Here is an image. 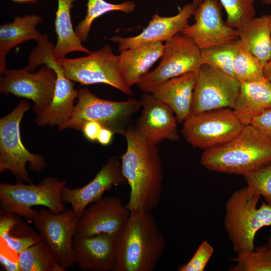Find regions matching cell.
<instances>
[{
    "instance_id": "1",
    "label": "cell",
    "mask_w": 271,
    "mask_h": 271,
    "mask_svg": "<svg viewBox=\"0 0 271 271\" xmlns=\"http://www.w3.org/2000/svg\"><path fill=\"white\" fill-rule=\"evenodd\" d=\"M122 134L127 146L121 156V170L130 187L126 205L130 212H151L160 201L163 182L157 145L147 140L135 127L125 129Z\"/></svg>"
},
{
    "instance_id": "2",
    "label": "cell",
    "mask_w": 271,
    "mask_h": 271,
    "mask_svg": "<svg viewBox=\"0 0 271 271\" xmlns=\"http://www.w3.org/2000/svg\"><path fill=\"white\" fill-rule=\"evenodd\" d=\"M115 271H153L162 258L166 241L151 212L135 211L115 236Z\"/></svg>"
},
{
    "instance_id": "3",
    "label": "cell",
    "mask_w": 271,
    "mask_h": 271,
    "mask_svg": "<svg viewBox=\"0 0 271 271\" xmlns=\"http://www.w3.org/2000/svg\"><path fill=\"white\" fill-rule=\"evenodd\" d=\"M271 161V139L251 124L229 141L205 150L201 164L219 173L245 175Z\"/></svg>"
},
{
    "instance_id": "4",
    "label": "cell",
    "mask_w": 271,
    "mask_h": 271,
    "mask_svg": "<svg viewBox=\"0 0 271 271\" xmlns=\"http://www.w3.org/2000/svg\"><path fill=\"white\" fill-rule=\"evenodd\" d=\"M260 197L247 186L233 192L226 203L224 226L237 253L253 250L257 231L271 225V206L264 201L257 208Z\"/></svg>"
},
{
    "instance_id": "5",
    "label": "cell",
    "mask_w": 271,
    "mask_h": 271,
    "mask_svg": "<svg viewBox=\"0 0 271 271\" xmlns=\"http://www.w3.org/2000/svg\"><path fill=\"white\" fill-rule=\"evenodd\" d=\"M66 182L56 177H47L38 184H26L21 181L16 184L0 183L1 210L15 214L31 221L37 210L42 206L53 213L65 210L61 193Z\"/></svg>"
},
{
    "instance_id": "6",
    "label": "cell",
    "mask_w": 271,
    "mask_h": 271,
    "mask_svg": "<svg viewBox=\"0 0 271 271\" xmlns=\"http://www.w3.org/2000/svg\"><path fill=\"white\" fill-rule=\"evenodd\" d=\"M30 106L26 100H21L0 119V173L10 171L18 180L29 183L32 181L27 164L30 170L37 172H41L47 166L43 156L30 152L22 142L20 123Z\"/></svg>"
},
{
    "instance_id": "7",
    "label": "cell",
    "mask_w": 271,
    "mask_h": 271,
    "mask_svg": "<svg viewBox=\"0 0 271 271\" xmlns=\"http://www.w3.org/2000/svg\"><path fill=\"white\" fill-rule=\"evenodd\" d=\"M78 101L71 117L58 127L81 130L88 121H94L114 133L121 134L132 115L142 107L140 100L131 98L125 101H112L98 97L87 88L78 90Z\"/></svg>"
},
{
    "instance_id": "8",
    "label": "cell",
    "mask_w": 271,
    "mask_h": 271,
    "mask_svg": "<svg viewBox=\"0 0 271 271\" xmlns=\"http://www.w3.org/2000/svg\"><path fill=\"white\" fill-rule=\"evenodd\" d=\"M86 56L76 58H60L66 76L82 85L103 83L112 86L131 96L132 91L120 75L119 56L115 55L109 45Z\"/></svg>"
},
{
    "instance_id": "9",
    "label": "cell",
    "mask_w": 271,
    "mask_h": 271,
    "mask_svg": "<svg viewBox=\"0 0 271 271\" xmlns=\"http://www.w3.org/2000/svg\"><path fill=\"white\" fill-rule=\"evenodd\" d=\"M244 125L232 108H225L191 114L181 132L189 144L206 150L229 141Z\"/></svg>"
},
{
    "instance_id": "10",
    "label": "cell",
    "mask_w": 271,
    "mask_h": 271,
    "mask_svg": "<svg viewBox=\"0 0 271 271\" xmlns=\"http://www.w3.org/2000/svg\"><path fill=\"white\" fill-rule=\"evenodd\" d=\"M165 42L159 65L144 75L137 84L144 93H151L162 83L197 71L203 64L201 49L187 36L179 33Z\"/></svg>"
},
{
    "instance_id": "11",
    "label": "cell",
    "mask_w": 271,
    "mask_h": 271,
    "mask_svg": "<svg viewBox=\"0 0 271 271\" xmlns=\"http://www.w3.org/2000/svg\"><path fill=\"white\" fill-rule=\"evenodd\" d=\"M78 219L72 209L54 214L42 208L37 210L31 221L42 240L65 270L75 264L73 241Z\"/></svg>"
},
{
    "instance_id": "12",
    "label": "cell",
    "mask_w": 271,
    "mask_h": 271,
    "mask_svg": "<svg viewBox=\"0 0 271 271\" xmlns=\"http://www.w3.org/2000/svg\"><path fill=\"white\" fill-rule=\"evenodd\" d=\"M241 83L235 77L203 64L197 70L191 114L233 108Z\"/></svg>"
},
{
    "instance_id": "13",
    "label": "cell",
    "mask_w": 271,
    "mask_h": 271,
    "mask_svg": "<svg viewBox=\"0 0 271 271\" xmlns=\"http://www.w3.org/2000/svg\"><path fill=\"white\" fill-rule=\"evenodd\" d=\"M1 75L0 92L31 100L37 115L50 104L56 80V74L50 67L44 65L36 73L25 67L17 70L6 68Z\"/></svg>"
},
{
    "instance_id": "14",
    "label": "cell",
    "mask_w": 271,
    "mask_h": 271,
    "mask_svg": "<svg viewBox=\"0 0 271 271\" xmlns=\"http://www.w3.org/2000/svg\"><path fill=\"white\" fill-rule=\"evenodd\" d=\"M222 9L219 0H202L193 14L194 23L181 33L201 50L238 40L237 30L223 20Z\"/></svg>"
},
{
    "instance_id": "15",
    "label": "cell",
    "mask_w": 271,
    "mask_h": 271,
    "mask_svg": "<svg viewBox=\"0 0 271 271\" xmlns=\"http://www.w3.org/2000/svg\"><path fill=\"white\" fill-rule=\"evenodd\" d=\"M130 214V210L119 197H103L84 209L79 217L76 234L90 236L108 233L115 237Z\"/></svg>"
},
{
    "instance_id": "16",
    "label": "cell",
    "mask_w": 271,
    "mask_h": 271,
    "mask_svg": "<svg viewBox=\"0 0 271 271\" xmlns=\"http://www.w3.org/2000/svg\"><path fill=\"white\" fill-rule=\"evenodd\" d=\"M127 183L121 170V162L115 157L108 159L102 165L94 178L81 188L64 187L61 193L62 201L71 205L72 210L79 217L90 204L103 198L104 193L113 186Z\"/></svg>"
},
{
    "instance_id": "17",
    "label": "cell",
    "mask_w": 271,
    "mask_h": 271,
    "mask_svg": "<svg viewBox=\"0 0 271 271\" xmlns=\"http://www.w3.org/2000/svg\"><path fill=\"white\" fill-rule=\"evenodd\" d=\"M140 101L143 110L135 127L141 134L156 145L166 140L178 141L177 120L172 109L151 93H144Z\"/></svg>"
},
{
    "instance_id": "18",
    "label": "cell",
    "mask_w": 271,
    "mask_h": 271,
    "mask_svg": "<svg viewBox=\"0 0 271 271\" xmlns=\"http://www.w3.org/2000/svg\"><path fill=\"white\" fill-rule=\"evenodd\" d=\"M75 264L82 270L115 271L117 252L115 237L108 233L90 236L75 234L73 241Z\"/></svg>"
},
{
    "instance_id": "19",
    "label": "cell",
    "mask_w": 271,
    "mask_h": 271,
    "mask_svg": "<svg viewBox=\"0 0 271 271\" xmlns=\"http://www.w3.org/2000/svg\"><path fill=\"white\" fill-rule=\"evenodd\" d=\"M196 8L194 4L183 6L179 13L172 17H161L155 14L147 27L139 35L130 37L115 36L110 40L118 44L121 51L138 46L157 42L166 41L181 31L188 25V21Z\"/></svg>"
},
{
    "instance_id": "20",
    "label": "cell",
    "mask_w": 271,
    "mask_h": 271,
    "mask_svg": "<svg viewBox=\"0 0 271 271\" xmlns=\"http://www.w3.org/2000/svg\"><path fill=\"white\" fill-rule=\"evenodd\" d=\"M48 66L56 74L54 93L48 107L37 115L36 122L39 126L49 125L59 127L72 116L78 90L74 88L72 81L66 76L63 68L57 60H51Z\"/></svg>"
},
{
    "instance_id": "21",
    "label": "cell",
    "mask_w": 271,
    "mask_h": 271,
    "mask_svg": "<svg viewBox=\"0 0 271 271\" xmlns=\"http://www.w3.org/2000/svg\"><path fill=\"white\" fill-rule=\"evenodd\" d=\"M197 77V71L186 73L162 83L151 92L172 109L178 122H183L191 114Z\"/></svg>"
},
{
    "instance_id": "22",
    "label": "cell",
    "mask_w": 271,
    "mask_h": 271,
    "mask_svg": "<svg viewBox=\"0 0 271 271\" xmlns=\"http://www.w3.org/2000/svg\"><path fill=\"white\" fill-rule=\"evenodd\" d=\"M164 48L162 42H157L120 51L119 72L125 83L130 87L137 84L152 65L162 57Z\"/></svg>"
},
{
    "instance_id": "23",
    "label": "cell",
    "mask_w": 271,
    "mask_h": 271,
    "mask_svg": "<svg viewBox=\"0 0 271 271\" xmlns=\"http://www.w3.org/2000/svg\"><path fill=\"white\" fill-rule=\"evenodd\" d=\"M233 110L244 125L252 118L271 109V82L261 80L241 83Z\"/></svg>"
},
{
    "instance_id": "24",
    "label": "cell",
    "mask_w": 271,
    "mask_h": 271,
    "mask_svg": "<svg viewBox=\"0 0 271 271\" xmlns=\"http://www.w3.org/2000/svg\"><path fill=\"white\" fill-rule=\"evenodd\" d=\"M37 15L17 16L14 21L0 26V73L6 69V58L7 53L17 45L28 40L36 41L41 36L36 26L42 21Z\"/></svg>"
},
{
    "instance_id": "25",
    "label": "cell",
    "mask_w": 271,
    "mask_h": 271,
    "mask_svg": "<svg viewBox=\"0 0 271 271\" xmlns=\"http://www.w3.org/2000/svg\"><path fill=\"white\" fill-rule=\"evenodd\" d=\"M244 47L264 66L271 59V32L268 15L254 17L237 29Z\"/></svg>"
},
{
    "instance_id": "26",
    "label": "cell",
    "mask_w": 271,
    "mask_h": 271,
    "mask_svg": "<svg viewBox=\"0 0 271 271\" xmlns=\"http://www.w3.org/2000/svg\"><path fill=\"white\" fill-rule=\"evenodd\" d=\"M76 0H58L56 12L55 28L57 41L53 53L57 59L65 58L69 53L83 52L87 54L90 51L84 47L82 41L76 34L71 21V9Z\"/></svg>"
},
{
    "instance_id": "27",
    "label": "cell",
    "mask_w": 271,
    "mask_h": 271,
    "mask_svg": "<svg viewBox=\"0 0 271 271\" xmlns=\"http://www.w3.org/2000/svg\"><path fill=\"white\" fill-rule=\"evenodd\" d=\"M0 236L7 246L18 255L41 240L40 235L19 216L1 210Z\"/></svg>"
},
{
    "instance_id": "28",
    "label": "cell",
    "mask_w": 271,
    "mask_h": 271,
    "mask_svg": "<svg viewBox=\"0 0 271 271\" xmlns=\"http://www.w3.org/2000/svg\"><path fill=\"white\" fill-rule=\"evenodd\" d=\"M21 271H65L42 239L18 255Z\"/></svg>"
},
{
    "instance_id": "29",
    "label": "cell",
    "mask_w": 271,
    "mask_h": 271,
    "mask_svg": "<svg viewBox=\"0 0 271 271\" xmlns=\"http://www.w3.org/2000/svg\"><path fill=\"white\" fill-rule=\"evenodd\" d=\"M136 5L131 1L114 4L104 0H88L86 16L75 28L76 34L82 42H85L91 25L96 18L111 11L131 13L134 11Z\"/></svg>"
},
{
    "instance_id": "30",
    "label": "cell",
    "mask_w": 271,
    "mask_h": 271,
    "mask_svg": "<svg viewBox=\"0 0 271 271\" xmlns=\"http://www.w3.org/2000/svg\"><path fill=\"white\" fill-rule=\"evenodd\" d=\"M241 44L238 40L201 50L203 64L235 77L233 60Z\"/></svg>"
},
{
    "instance_id": "31",
    "label": "cell",
    "mask_w": 271,
    "mask_h": 271,
    "mask_svg": "<svg viewBox=\"0 0 271 271\" xmlns=\"http://www.w3.org/2000/svg\"><path fill=\"white\" fill-rule=\"evenodd\" d=\"M233 67L235 77L241 83L264 78V66L256 56L244 47L242 43L234 57Z\"/></svg>"
},
{
    "instance_id": "32",
    "label": "cell",
    "mask_w": 271,
    "mask_h": 271,
    "mask_svg": "<svg viewBox=\"0 0 271 271\" xmlns=\"http://www.w3.org/2000/svg\"><path fill=\"white\" fill-rule=\"evenodd\" d=\"M232 260L236 262L231 271H271V253L267 244L253 250L237 253Z\"/></svg>"
},
{
    "instance_id": "33",
    "label": "cell",
    "mask_w": 271,
    "mask_h": 271,
    "mask_svg": "<svg viewBox=\"0 0 271 271\" xmlns=\"http://www.w3.org/2000/svg\"><path fill=\"white\" fill-rule=\"evenodd\" d=\"M225 11L226 23L238 29L255 15L254 0H219Z\"/></svg>"
},
{
    "instance_id": "34",
    "label": "cell",
    "mask_w": 271,
    "mask_h": 271,
    "mask_svg": "<svg viewBox=\"0 0 271 271\" xmlns=\"http://www.w3.org/2000/svg\"><path fill=\"white\" fill-rule=\"evenodd\" d=\"M243 177L247 186L254 189L271 206V161Z\"/></svg>"
},
{
    "instance_id": "35",
    "label": "cell",
    "mask_w": 271,
    "mask_h": 271,
    "mask_svg": "<svg viewBox=\"0 0 271 271\" xmlns=\"http://www.w3.org/2000/svg\"><path fill=\"white\" fill-rule=\"evenodd\" d=\"M214 252L212 246L207 240L199 245L191 258L180 266L178 271H204Z\"/></svg>"
},
{
    "instance_id": "36",
    "label": "cell",
    "mask_w": 271,
    "mask_h": 271,
    "mask_svg": "<svg viewBox=\"0 0 271 271\" xmlns=\"http://www.w3.org/2000/svg\"><path fill=\"white\" fill-rule=\"evenodd\" d=\"M250 124L271 139V109L254 117Z\"/></svg>"
},
{
    "instance_id": "37",
    "label": "cell",
    "mask_w": 271,
    "mask_h": 271,
    "mask_svg": "<svg viewBox=\"0 0 271 271\" xmlns=\"http://www.w3.org/2000/svg\"><path fill=\"white\" fill-rule=\"evenodd\" d=\"M102 127L99 122L90 121L83 125L81 130L87 140L94 142L97 141L99 131Z\"/></svg>"
},
{
    "instance_id": "38",
    "label": "cell",
    "mask_w": 271,
    "mask_h": 271,
    "mask_svg": "<svg viewBox=\"0 0 271 271\" xmlns=\"http://www.w3.org/2000/svg\"><path fill=\"white\" fill-rule=\"evenodd\" d=\"M0 262L7 271H21L18 259L14 260L2 252L0 254Z\"/></svg>"
},
{
    "instance_id": "39",
    "label": "cell",
    "mask_w": 271,
    "mask_h": 271,
    "mask_svg": "<svg viewBox=\"0 0 271 271\" xmlns=\"http://www.w3.org/2000/svg\"><path fill=\"white\" fill-rule=\"evenodd\" d=\"M114 134L111 129L103 126L99 131L97 141L101 145L107 146L111 143Z\"/></svg>"
},
{
    "instance_id": "40",
    "label": "cell",
    "mask_w": 271,
    "mask_h": 271,
    "mask_svg": "<svg viewBox=\"0 0 271 271\" xmlns=\"http://www.w3.org/2000/svg\"><path fill=\"white\" fill-rule=\"evenodd\" d=\"M263 74L264 78L271 82V59L264 66Z\"/></svg>"
},
{
    "instance_id": "41",
    "label": "cell",
    "mask_w": 271,
    "mask_h": 271,
    "mask_svg": "<svg viewBox=\"0 0 271 271\" xmlns=\"http://www.w3.org/2000/svg\"><path fill=\"white\" fill-rule=\"evenodd\" d=\"M267 245L269 248V251L271 253V233L269 235L267 240Z\"/></svg>"
},
{
    "instance_id": "42",
    "label": "cell",
    "mask_w": 271,
    "mask_h": 271,
    "mask_svg": "<svg viewBox=\"0 0 271 271\" xmlns=\"http://www.w3.org/2000/svg\"><path fill=\"white\" fill-rule=\"evenodd\" d=\"M16 2H19V3H25V2H28V3H35L38 0H12Z\"/></svg>"
},
{
    "instance_id": "43",
    "label": "cell",
    "mask_w": 271,
    "mask_h": 271,
    "mask_svg": "<svg viewBox=\"0 0 271 271\" xmlns=\"http://www.w3.org/2000/svg\"><path fill=\"white\" fill-rule=\"evenodd\" d=\"M261 4L266 5H271V0H260Z\"/></svg>"
},
{
    "instance_id": "44",
    "label": "cell",
    "mask_w": 271,
    "mask_h": 271,
    "mask_svg": "<svg viewBox=\"0 0 271 271\" xmlns=\"http://www.w3.org/2000/svg\"><path fill=\"white\" fill-rule=\"evenodd\" d=\"M202 0H193V3L197 7L201 2Z\"/></svg>"
},
{
    "instance_id": "45",
    "label": "cell",
    "mask_w": 271,
    "mask_h": 271,
    "mask_svg": "<svg viewBox=\"0 0 271 271\" xmlns=\"http://www.w3.org/2000/svg\"><path fill=\"white\" fill-rule=\"evenodd\" d=\"M268 17H269V28H270V32H271V14L268 15Z\"/></svg>"
}]
</instances>
